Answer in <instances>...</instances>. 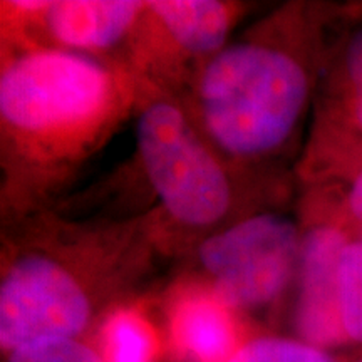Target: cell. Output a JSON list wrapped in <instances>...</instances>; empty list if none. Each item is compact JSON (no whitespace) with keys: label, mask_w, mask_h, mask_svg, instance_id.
<instances>
[{"label":"cell","mask_w":362,"mask_h":362,"mask_svg":"<svg viewBox=\"0 0 362 362\" xmlns=\"http://www.w3.org/2000/svg\"><path fill=\"white\" fill-rule=\"evenodd\" d=\"M330 139L362 158V27L347 35L329 83Z\"/></svg>","instance_id":"obj_9"},{"label":"cell","mask_w":362,"mask_h":362,"mask_svg":"<svg viewBox=\"0 0 362 362\" xmlns=\"http://www.w3.org/2000/svg\"><path fill=\"white\" fill-rule=\"evenodd\" d=\"M101 347L103 362H155V330L136 312L117 310L103 325Z\"/></svg>","instance_id":"obj_11"},{"label":"cell","mask_w":362,"mask_h":362,"mask_svg":"<svg viewBox=\"0 0 362 362\" xmlns=\"http://www.w3.org/2000/svg\"><path fill=\"white\" fill-rule=\"evenodd\" d=\"M180 47L192 54L215 52L230 30V12L215 0H156L148 2Z\"/></svg>","instance_id":"obj_10"},{"label":"cell","mask_w":362,"mask_h":362,"mask_svg":"<svg viewBox=\"0 0 362 362\" xmlns=\"http://www.w3.org/2000/svg\"><path fill=\"white\" fill-rule=\"evenodd\" d=\"M302 235L291 220L259 215L214 235L200 262L214 279V296L233 309L270 304L298 269Z\"/></svg>","instance_id":"obj_4"},{"label":"cell","mask_w":362,"mask_h":362,"mask_svg":"<svg viewBox=\"0 0 362 362\" xmlns=\"http://www.w3.org/2000/svg\"><path fill=\"white\" fill-rule=\"evenodd\" d=\"M356 362H362V359L361 361H356Z\"/></svg>","instance_id":"obj_16"},{"label":"cell","mask_w":362,"mask_h":362,"mask_svg":"<svg viewBox=\"0 0 362 362\" xmlns=\"http://www.w3.org/2000/svg\"><path fill=\"white\" fill-rule=\"evenodd\" d=\"M146 4L131 0H62L44 8L49 33L78 49L111 47L124 37Z\"/></svg>","instance_id":"obj_7"},{"label":"cell","mask_w":362,"mask_h":362,"mask_svg":"<svg viewBox=\"0 0 362 362\" xmlns=\"http://www.w3.org/2000/svg\"><path fill=\"white\" fill-rule=\"evenodd\" d=\"M90 315L88 296L56 260L27 255L4 275L0 287V342L7 351L74 339Z\"/></svg>","instance_id":"obj_5"},{"label":"cell","mask_w":362,"mask_h":362,"mask_svg":"<svg viewBox=\"0 0 362 362\" xmlns=\"http://www.w3.org/2000/svg\"><path fill=\"white\" fill-rule=\"evenodd\" d=\"M347 210H349L351 218L362 226V161L352 178L349 194H347Z\"/></svg>","instance_id":"obj_15"},{"label":"cell","mask_w":362,"mask_h":362,"mask_svg":"<svg viewBox=\"0 0 362 362\" xmlns=\"http://www.w3.org/2000/svg\"><path fill=\"white\" fill-rule=\"evenodd\" d=\"M8 362H103L96 352L74 339L47 341L11 352Z\"/></svg>","instance_id":"obj_14"},{"label":"cell","mask_w":362,"mask_h":362,"mask_svg":"<svg viewBox=\"0 0 362 362\" xmlns=\"http://www.w3.org/2000/svg\"><path fill=\"white\" fill-rule=\"evenodd\" d=\"M230 362H334L329 354L307 342L264 337L245 344Z\"/></svg>","instance_id":"obj_13"},{"label":"cell","mask_w":362,"mask_h":362,"mask_svg":"<svg viewBox=\"0 0 362 362\" xmlns=\"http://www.w3.org/2000/svg\"><path fill=\"white\" fill-rule=\"evenodd\" d=\"M111 94L110 72L93 59L67 51H35L4 69L0 115L19 133L59 134L96 119Z\"/></svg>","instance_id":"obj_2"},{"label":"cell","mask_w":362,"mask_h":362,"mask_svg":"<svg viewBox=\"0 0 362 362\" xmlns=\"http://www.w3.org/2000/svg\"><path fill=\"white\" fill-rule=\"evenodd\" d=\"M351 240L342 225L330 221H320L302 235L296 325L304 342L319 349L349 342L339 307V264Z\"/></svg>","instance_id":"obj_6"},{"label":"cell","mask_w":362,"mask_h":362,"mask_svg":"<svg viewBox=\"0 0 362 362\" xmlns=\"http://www.w3.org/2000/svg\"><path fill=\"white\" fill-rule=\"evenodd\" d=\"M310 89L309 67L288 49L230 45L202 74L203 123L210 138L230 155H270L296 133Z\"/></svg>","instance_id":"obj_1"},{"label":"cell","mask_w":362,"mask_h":362,"mask_svg":"<svg viewBox=\"0 0 362 362\" xmlns=\"http://www.w3.org/2000/svg\"><path fill=\"white\" fill-rule=\"evenodd\" d=\"M138 149L153 188L175 220L206 226L226 214L232 202L228 178L178 107L153 103L143 111Z\"/></svg>","instance_id":"obj_3"},{"label":"cell","mask_w":362,"mask_h":362,"mask_svg":"<svg viewBox=\"0 0 362 362\" xmlns=\"http://www.w3.org/2000/svg\"><path fill=\"white\" fill-rule=\"evenodd\" d=\"M171 336L181 354L193 362H230L237 352L232 317L215 296L181 298L171 315Z\"/></svg>","instance_id":"obj_8"},{"label":"cell","mask_w":362,"mask_h":362,"mask_svg":"<svg viewBox=\"0 0 362 362\" xmlns=\"http://www.w3.org/2000/svg\"><path fill=\"white\" fill-rule=\"evenodd\" d=\"M339 307L347 341L362 344V238L351 240L339 264Z\"/></svg>","instance_id":"obj_12"}]
</instances>
